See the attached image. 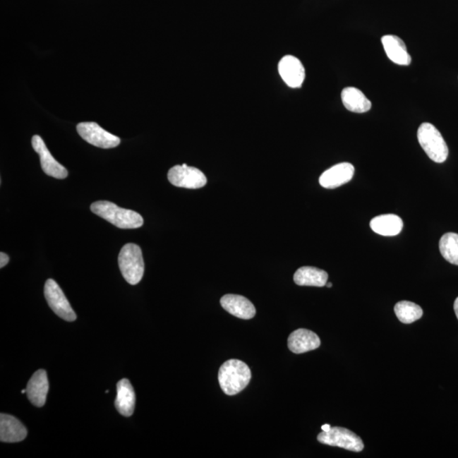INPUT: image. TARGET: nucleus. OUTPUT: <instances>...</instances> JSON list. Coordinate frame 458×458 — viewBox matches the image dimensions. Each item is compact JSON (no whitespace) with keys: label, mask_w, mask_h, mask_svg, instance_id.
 Segmentation results:
<instances>
[{"label":"nucleus","mask_w":458,"mask_h":458,"mask_svg":"<svg viewBox=\"0 0 458 458\" xmlns=\"http://www.w3.org/2000/svg\"><path fill=\"white\" fill-rule=\"evenodd\" d=\"M90 209L96 215L121 229H138L144 224L140 214L132 210L121 208L110 201H96L91 205Z\"/></svg>","instance_id":"1"},{"label":"nucleus","mask_w":458,"mask_h":458,"mask_svg":"<svg viewBox=\"0 0 458 458\" xmlns=\"http://www.w3.org/2000/svg\"><path fill=\"white\" fill-rule=\"evenodd\" d=\"M251 378V369L242 361L231 359L225 361L218 373V381L228 396H234L246 389Z\"/></svg>","instance_id":"2"},{"label":"nucleus","mask_w":458,"mask_h":458,"mask_svg":"<svg viewBox=\"0 0 458 458\" xmlns=\"http://www.w3.org/2000/svg\"><path fill=\"white\" fill-rule=\"evenodd\" d=\"M119 265L121 275L130 284L140 282L145 272V263L140 247L135 243L125 245L119 255Z\"/></svg>","instance_id":"3"},{"label":"nucleus","mask_w":458,"mask_h":458,"mask_svg":"<svg viewBox=\"0 0 458 458\" xmlns=\"http://www.w3.org/2000/svg\"><path fill=\"white\" fill-rule=\"evenodd\" d=\"M418 140L424 152L433 162L443 163L449 154L448 146L442 135L434 125L424 123L418 130Z\"/></svg>","instance_id":"4"},{"label":"nucleus","mask_w":458,"mask_h":458,"mask_svg":"<svg viewBox=\"0 0 458 458\" xmlns=\"http://www.w3.org/2000/svg\"><path fill=\"white\" fill-rule=\"evenodd\" d=\"M318 440L322 444L354 452H360L364 448L363 440L358 435L342 427H333L330 431H323L318 435Z\"/></svg>","instance_id":"5"},{"label":"nucleus","mask_w":458,"mask_h":458,"mask_svg":"<svg viewBox=\"0 0 458 458\" xmlns=\"http://www.w3.org/2000/svg\"><path fill=\"white\" fill-rule=\"evenodd\" d=\"M167 178L172 186L191 190L203 188L207 183V176L203 171L186 164L171 167Z\"/></svg>","instance_id":"6"},{"label":"nucleus","mask_w":458,"mask_h":458,"mask_svg":"<svg viewBox=\"0 0 458 458\" xmlns=\"http://www.w3.org/2000/svg\"><path fill=\"white\" fill-rule=\"evenodd\" d=\"M44 296L49 308L57 316L67 322H73L77 319L73 308L66 299L64 293L56 281L50 279L46 281L44 285Z\"/></svg>","instance_id":"7"},{"label":"nucleus","mask_w":458,"mask_h":458,"mask_svg":"<svg viewBox=\"0 0 458 458\" xmlns=\"http://www.w3.org/2000/svg\"><path fill=\"white\" fill-rule=\"evenodd\" d=\"M78 133L84 140L92 145L102 149H112L119 146L121 140L119 137L106 131L95 123H81L77 126Z\"/></svg>","instance_id":"8"},{"label":"nucleus","mask_w":458,"mask_h":458,"mask_svg":"<svg viewBox=\"0 0 458 458\" xmlns=\"http://www.w3.org/2000/svg\"><path fill=\"white\" fill-rule=\"evenodd\" d=\"M32 148L39 154L42 169L44 174L53 176L57 179H65L68 176V171L65 167L61 165L56 159L53 157L52 153L44 144V141L39 135H35L32 138Z\"/></svg>","instance_id":"9"},{"label":"nucleus","mask_w":458,"mask_h":458,"mask_svg":"<svg viewBox=\"0 0 458 458\" xmlns=\"http://www.w3.org/2000/svg\"><path fill=\"white\" fill-rule=\"evenodd\" d=\"M279 73L289 88H299L305 81L306 71L299 59L285 56L279 63Z\"/></svg>","instance_id":"10"},{"label":"nucleus","mask_w":458,"mask_h":458,"mask_svg":"<svg viewBox=\"0 0 458 458\" xmlns=\"http://www.w3.org/2000/svg\"><path fill=\"white\" fill-rule=\"evenodd\" d=\"M355 168L351 163L342 162L332 167L320 176L319 183L325 188H336L350 182Z\"/></svg>","instance_id":"11"},{"label":"nucleus","mask_w":458,"mask_h":458,"mask_svg":"<svg viewBox=\"0 0 458 458\" xmlns=\"http://www.w3.org/2000/svg\"><path fill=\"white\" fill-rule=\"evenodd\" d=\"M26 427L13 416L1 414L0 415V440L2 442L16 443L26 439Z\"/></svg>","instance_id":"12"},{"label":"nucleus","mask_w":458,"mask_h":458,"mask_svg":"<svg viewBox=\"0 0 458 458\" xmlns=\"http://www.w3.org/2000/svg\"><path fill=\"white\" fill-rule=\"evenodd\" d=\"M320 344L318 336L314 332L305 329L294 331L288 339L289 349L296 354L316 350Z\"/></svg>","instance_id":"13"},{"label":"nucleus","mask_w":458,"mask_h":458,"mask_svg":"<svg viewBox=\"0 0 458 458\" xmlns=\"http://www.w3.org/2000/svg\"><path fill=\"white\" fill-rule=\"evenodd\" d=\"M49 388L47 373L43 369L37 371L29 380L27 386L29 401L37 407L43 406L46 402Z\"/></svg>","instance_id":"14"},{"label":"nucleus","mask_w":458,"mask_h":458,"mask_svg":"<svg viewBox=\"0 0 458 458\" xmlns=\"http://www.w3.org/2000/svg\"><path fill=\"white\" fill-rule=\"evenodd\" d=\"M221 305L227 312L241 319L255 317V308L247 298L238 295H226L222 297Z\"/></svg>","instance_id":"15"},{"label":"nucleus","mask_w":458,"mask_h":458,"mask_svg":"<svg viewBox=\"0 0 458 458\" xmlns=\"http://www.w3.org/2000/svg\"><path fill=\"white\" fill-rule=\"evenodd\" d=\"M381 42L390 61L397 65H410L411 57L407 52L404 42L400 37L394 35H385L382 37Z\"/></svg>","instance_id":"16"},{"label":"nucleus","mask_w":458,"mask_h":458,"mask_svg":"<svg viewBox=\"0 0 458 458\" xmlns=\"http://www.w3.org/2000/svg\"><path fill=\"white\" fill-rule=\"evenodd\" d=\"M116 390V409L124 417H130L133 414L136 401L133 386L128 380L123 379L117 383Z\"/></svg>","instance_id":"17"},{"label":"nucleus","mask_w":458,"mask_h":458,"mask_svg":"<svg viewBox=\"0 0 458 458\" xmlns=\"http://www.w3.org/2000/svg\"><path fill=\"white\" fill-rule=\"evenodd\" d=\"M373 232L383 236H396L403 229V221L400 217L394 214L378 216L370 222Z\"/></svg>","instance_id":"18"},{"label":"nucleus","mask_w":458,"mask_h":458,"mask_svg":"<svg viewBox=\"0 0 458 458\" xmlns=\"http://www.w3.org/2000/svg\"><path fill=\"white\" fill-rule=\"evenodd\" d=\"M344 107L348 111L355 113L368 112L372 108V103L358 88L347 87L342 92Z\"/></svg>","instance_id":"19"},{"label":"nucleus","mask_w":458,"mask_h":458,"mask_svg":"<svg viewBox=\"0 0 458 458\" xmlns=\"http://www.w3.org/2000/svg\"><path fill=\"white\" fill-rule=\"evenodd\" d=\"M329 275L325 271L313 267H302L294 275V281L300 287H323Z\"/></svg>","instance_id":"20"},{"label":"nucleus","mask_w":458,"mask_h":458,"mask_svg":"<svg viewBox=\"0 0 458 458\" xmlns=\"http://www.w3.org/2000/svg\"><path fill=\"white\" fill-rule=\"evenodd\" d=\"M394 313L397 318L405 325H410L423 317V309L414 302L402 301L394 306Z\"/></svg>","instance_id":"21"},{"label":"nucleus","mask_w":458,"mask_h":458,"mask_svg":"<svg viewBox=\"0 0 458 458\" xmlns=\"http://www.w3.org/2000/svg\"><path fill=\"white\" fill-rule=\"evenodd\" d=\"M439 247L443 258L448 263L458 266V234H445L440 239Z\"/></svg>","instance_id":"22"},{"label":"nucleus","mask_w":458,"mask_h":458,"mask_svg":"<svg viewBox=\"0 0 458 458\" xmlns=\"http://www.w3.org/2000/svg\"><path fill=\"white\" fill-rule=\"evenodd\" d=\"M9 262H10L9 255H8L6 253H4V252H1V253H0V267L3 268L4 267H6L8 263Z\"/></svg>","instance_id":"23"},{"label":"nucleus","mask_w":458,"mask_h":458,"mask_svg":"<svg viewBox=\"0 0 458 458\" xmlns=\"http://www.w3.org/2000/svg\"><path fill=\"white\" fill-rule=\"evenodd\" d=\"M454 311H455L456 316L458 319V297L457 298L455 302H454Z\"/></svg>","instance_id":"24"},{"label":"nucleus","mask_w":458,"mask_h":458,"mask_svg":"<svg viewBox=\"0 0 458 458\" xmlns=\"http://www.w3.org/2000/svg\"><path fill=\"white\" fill-rule=\"evenodd\" d=\"M330 428H331V426H330V424H325V426H322V430L325 431V432L330 431Z\"/></svg>","instance_id":"25"},{"label":"nucleus","mask_w":458,"mask_h":458,"mask_svg":"<svg viewBox=\"0 0 458 458\" xmlns=\"http://www.w3.org/2000/svg\"><path fill=\"white\" fill-rule=\"evenodd\" d=\"M332 285H333V284H332L331 283L326 284V287H327V288H331V287H332Z\"/></svg>","instance_id":"26"}]
</instances>
